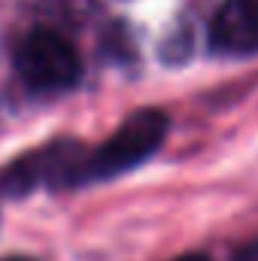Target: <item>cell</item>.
<instances>
[{
	"label": "cell",
	"mask_w": 258,
	"mask_h": 261,
	"mask_svg": "<svg viewBox=\"0 0 258 261\" xmlns=\"http://www.w3.org/2000/svg\"><path fill=\"white\" fill-rule=\"evenodd\" d=\"M167 116L161 110H137L107 137L100 149L85 152V161L79 167V186L104 182L113 176H122L134 167H140L146 158H152L164 137H167Z\"/></svg>",
	"instance_id": "6da1fadb"
},
{
	"label": "cell",
	"mask_w": 258,
	"mask_h": 261,
	"mask_svg": "<svg viewBox=\"0 0 258 261\" xmlns=\"http://www.w3.org/2000/svg\"><path fill=\"white\" fill-rule=\"evenodd\" d=\"M3 261H31V258H18V255H15V258H3Z\"/></svg>",
	"instance_id": "52a82bcc"
},
{
	"label": "cell",
	"mask_w": 258,
	"mask_h": 261,
	"mask_svg": "<svg viewBox=\"0 0 258 261\" xmlns=\"http://www.w3.org/2000/svg\"><path fill=\"white\" fill-rule=\"evenodd\" d=\"M234 261H258V240L246 243V246H240V249L234 252Z\"/></svg>",
	"instance_id": "5b68a950"
},
{
	"label": "cell",
	"mask_w": 258,
	"mask_h": 261,
	"mask_svg": "<svg viewBox=\"0 0 258 261\" xmlns=\"http://www.w3.org/2000/svg\"><path fill=\"white\" fill-rule=\"evenodd\" d=\"M173 261H213L210 255H203V252H189V255H179V258Z\"/></svg>",
	"instance_id": "8992f818"
},
{
	"label": "cell",
	"mask_w": 258,
	"mask_h": 261,
	"mask_svg": "<svg viewBox=\"0 0 258 261\" xmlns=\"http://www.w3.org/2000/svg\"><path fill=\"white\" fill-rule=\"evenodd\" d=\"M210 43L225 55L258 52V0H222L210 24Z\"/></svg>",
	"instance_id": "277c9868"
},
{
	"label": "cell",
	"mask_w": 258,
	"mask_h": 261,
	"mask_svg": "<svg viewBox=\"0 0 258 261\" xmlns=\"http://www.w3.org/2000/svg\"><path fill=\"white\" fill-rule=\"evenodd\" d=\"M85 146L76 140H55L34 152H24L0 170V195L24 197L37 189H76L79 167L85 161Z\"/></svg>",
	"instance_id": "7a4b0ae2"
},
{
	"label": "cell",
	"mask_w": 258,
	"mask_h": 261,
	"mask_svg": "<svg viewBox=\"0 0 258 261\" xmlns=\"http://www.w3.org/2000/svg\"><path fill=\"white\" fill-rule=\"evenodd\" d=\"M15 70L31 91L58 94L79 82V55L61 34L37 28L15 46Z\"/></svg>",
	"instance_id": "3957f363"
}]
</instances>
